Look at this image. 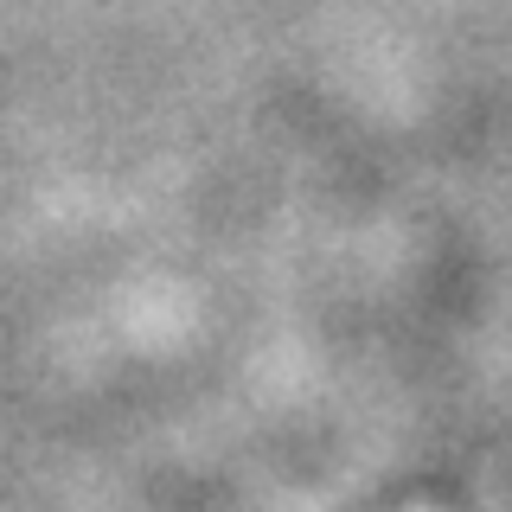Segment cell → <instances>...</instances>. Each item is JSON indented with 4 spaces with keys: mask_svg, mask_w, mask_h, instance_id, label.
Returning a JSON list of instances; mask_svg holds the SVG:
<instances>
[{
    "mask_svg": "<svg viewBox=\"0 0 512 512\" xmlns=\"http://www.w3.org/2000/svg\"><path fill=\"white\" fill-rule=\"evenodd\" d=\"M404 512H442V506H404Z\"/></svg>",
    "mask_w": 512,
    "mask_h": 512,
    "instance_id": "cell-1",
    "label": "cell"
}]
</instances>
